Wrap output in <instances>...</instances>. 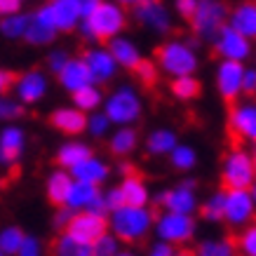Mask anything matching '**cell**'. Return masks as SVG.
<instances>
[{"label": "cell", "instance_id": "cell-1", "mask_svg": "<svg viewBox=\"0 0 256 256\" xmlns=\"http://www.w3.org/2000/svg\"><path fill=\"white\" fill-rule=\"evenodd\" d=\"M78 26L87 40H110L124 31L127 14H124V8H120L118 2H104L101 0L99 8L87 19H80Z\"/></svg>", "mask_w": 256, "mask_h": 256}, {"label": "cell", "instance_id": "cell-2", "mask_svg": "<svg viewBox=\"0 0 256 256\" xmlns=\"http://www.w3.org/2000/svg\"><path fill=\"white\" fill-rule=\"evenodd\" d=\"M153 224H156V216L148 207H130V204H122L116 212H110L108 218L110 230L120 242L144 240L150 233Z\"/></svg>", "mask_w": 256, "mask_h": 256}, {"label": "cell", "instance_id": "cell-3", "mask_svg": "<svg viewBox=\"0 0 256 256\" xmlns=\"http://www.w3.org/2000/svg\"><path fill=\"white\" fill-rule=\"evenodd\" d=\"M158 70H162L172 78H181V76H195L198 70V52L195 47L186 40H167L158 47Z\"/></svg>", "mask_w": 256, "mask_h": 256}, {"label": "cell", "instance_id": "cell-4", "mask_svg": "<svg viewBox=\"0 0 256 256\" xmlns=\"http://www.w3.org/2000/svg\"><path fill=\"white\" fill-rule=\"evenodd\" d=\"M141 110L144 104L132 85H120L108 96H104V116L110 120V124L130 127L141 118Z\"/></svg>", "mask_w": 256, "mask_h": 256}, {"label": "cell", "instance_id": "cell-5", "mask_svg": "<svg viewBox=\"0 0 256 256\" xmlns=\"http://www.w3.org/2000/svg\"><path fill=\"white\" fill-rule=\"evenodd\" d=\"M221 178H224L226 190H249L256 178L254 156L244 148H230L224 158Z\"/></svg>", "mask_w": 256, "mask_h": 256}, {"label": "cell", "instance_id": "cell-6", "mask_svg": "<svg viewBox=\"0 0 256 256\" xmlns=\"http://www.w3.org/2000/svg\"><path fill=\"white\" fill-rule=\"evenodd\" d=\"M228 19V8L221 0H198V8H195L190 24H193V31L198 38L202 40H214L216 33L226 26Z\"/></svg>", "mask_w": 256, "mask_h": 256}, {"label": "cell", "instance_id": "cell-7", "mask_svg": "<svg viewBox=\"0 0 256 256\" xmlns=\"http://www.w3.org/2000/svg\"><path fill=\"white\" fill-rule=\"evenodd\" d=\"M153 230L158 235V242H167V244H184L190 242L195 235V218L184 216V214H172V212H162L160 216H156Z\"/></svg>", "mask_w": 256, "mask_h": 256}, {"label": "cell", "instance_id": "cell-8", "mask_svg": "<svg viewBox=\"0 0 256 256\" xmlns=\"http://www.w3.org/2000/svg\"><path fill=\"white\" fill-rule=\"evenodd\" d=\"M158 202L164 207V212L193 216L195 212H198V207H200L198 204V195H195V181L193 178H184L176 188L158 195Z\"/></svg>", "mask_w": 256, "mask_h": 256}, {"label": "cell", "instance_id": "cell-9", "mask_svg": "<svg viewBox=\"0 0 256 256\" xmlns=\"http://www.w3.org/2000/svg\"><path fill=\"white\" fill-rule=\"evenodd\" d=\"M256 216V202L249 190H226L224 221L233 228H244Z\"/></svg>", "mask_w": 256, "mask_h": 256}, {"label": "cell", "instance_id": "cell-10", "mask_svg": "<svg viewBox=\"0 0 256 256\" xmlns=\"http://www.w3.org/2000/svg\"><path fill=\"white\" fill-rule=\"evenodd\" d=\"M214 50L221 56V62L244 64L252 56V40H247L244 36H240L226 24L224 28L216 33V38H214Z\"/></svg>", "mask_w": 256, "mask_h": 256}, {"label": "cell", "instance_id": "cell-11", "mask_svg": "<svg viewBox=\"0 0 256 256\" xmlns=\"http://www.w3.org/2000/svg\"><path fill=\"white\" fill-rule=\"evenodd\" d=\"M64 233H68L70 238L85 242V244H92L96 238L108 233V218L101 214H92V212H76Z\"/></svg>", "mask_w": 256, "mask_h": 256}, {"label": "cell", "instance_id": "cell-12", "mask_svg": "<svg viewBox=\"0 0 256 256\" xmlns=\"http://www.w3.org/2000/svg\"><path fill=\"white\" fill-rule=\"evenodd\" d=\"M228 130L235 139L256 144V101L235 104L228 113Z\"/></svg>", "mask_w": 256, "mask_h": 256}, {"label": "cell", "instance_id": "cell-13", "mask_svg": "<svg viewBox=\"0 0 256 256\" xmlns=\"http://www.w3.org/2000/svg\"><path fill=\"white\" fill-rule=\"evenodd\" d=\"M134 16L141 26L150 28L153 33H167L172 28L170 10L162 5V0H144L134 8Z\"/></svg>", "mask_w": 256, "mask_h": 256}, {"label": "cell", "instance_id": "cell-14", "mask_svg": "<svg viewBox=\"0 0 256 256\" xmlns=\"http://www.w3.org/2000/svg\"><path fill=\"white\" fill-rule=\"evenodd\" d=\"M242 76L244 64L221 62L216 66V90L226 101H235L242 94Z\"/></svg>", "mask_w": 256, "mask_h": 256}, {"label": "cell", "instance_id": "cell-15", "mask_svg": "<svg viewBox=\"0 0 256 256\" xmlns=\"http://www.w3.org/2000/svg\"><path fill=\"white\" fill-rule=\"evenodd\" d=\"M56 36V26H54V19H52V12L47 5L33 12L28 16V26H26V33L24 38L28 40L31 45H50Z\"/></svg>", "mask_w": 256, "mask_h": 256}, {"label": "cell", "instance_id": "cell-16", "mask_svg": "<svg viewBox=\"0 0 256 256\" xmlns=\"http://www.w3.org/2000/svg\"><path fill=\"white\" fill-rule=\"evenodd\" d=\"M87 70H90V78H92V85H106L116 78L118 73V64L113 62V56L108 54V50H87L85 56H82Z\"/></svg>", "mask_w": 256, "mask_h": 256}, {"label": "cell", "instance_id": "cell-17", "mask_svg": "<svg viewBox=\"0 0 256 256\" xmlns=\"http://www.w3.org/2000/svg\"><path fill=\"white\" fill-rule=\"evenodd\" d=\"M70 178L73 181H80V184H90V186H101L106 178H108L110 170L108 164L104 162L101 158L90 156L87 160H82L80 164H76L73 170H68Z\"/></svg>", "mask_w": 256, "mask_h": 256}, {"label": "cell", "instance_id": "cell-18", "mask_svg": "<svg viewBox=\"0 0 256 256\" xmlns=\"http://www.w3.org/2000/svg\"><path fill=\"white\" fill-rule=\"evenodd\" d=\"M106 50H108V54L113 56V62L118 64V68L134 70L141 62V52H139V47H136V42L130 38H124V36L110 38Z\"/></svg>", "mask_w": 256, "mask_h": 256}, {"label": "cell", "instance_id": "cell-19", "mask_svg": "<svg viewBox=\"0 0 256 256\" xmlns=\"http://www.w3.org/2000/svg\"><path fill=\"white\" fill-rule=\"evenodd\" d=\"M228 26L244 36L247 40L256 38V0H244L233 12H228Z\"/></svg>", "mask_w": 256, "mask_h": 256}, {"label": "cell", "instance_id": "cell-20", "mask_svg": "<svg viewBox=\"0 0 256 256\" xmlns=\"http://www.w3.org/2000/svg\"><path fill=\"white\" fill-rule=\"evenodd\" d=\"M47 87L50 85H47L45 73H40V70H28V73L19 76L14 82V90L24 104H36V101H40L45 96Z\"/></svg>", "mask_w": 256, "mask_h": 256}, {"label": "cell", "instance_id": "cell-21", "mask_svg": "<svg viewBox=\"0 0 256 256\" xmlns=\"http://www.w3.org/2000/svg\"><path fill=\"white\" fill-rule=\"evenodd\" d=\"M59 82L66 92H78L82 87L92 85V78H90V70H87L85 62H82V56L80 59H68L66 66L59 70Z\"/></svg>", "mask_w": 256, "mask_h": 256}, {"label": "cell", "instance_id": "cell-22", "mask_svg": "<svg viewBox=\"0 0 256 256\" xmlns=\"http://www.w3.org/2000/svg\"><path fill=\"white\" fill-rule=\"evenodd\" d=\"M24 144H26V136L19 127H5L0 132V164H10L16 162V158L22 156Z\"/></svg>", "mask_w": 256, "mask_h": 256}, {"label": "cell", "instance_id": "cell-23", "mask_svg": "<svg viewBox=\"0 0 256 256\" xmlns=\"http://www.w3.org/2000/svg\"><path fill=\"white\" fill-rule=\"evenodd\" d=\"M47 8L52 12L56 31H73L80 24V12L76 0H50Z\"/></svg>", "mask_w": 256, "mask_h": 256}, {"label": "cell", "instance_id": "cell-24", "mask_svg": "<svg viewBox=\"0 0 256 256\" xmlns=\"http://www.w3.org/2000/svg\"><path fill=\"white\" fill-rule=\"evenodd\" d=\"M50 122L54 124L59 132L64 134H70V136H76V134L85 132L87 127V116L82 110L78 108H56L52 116H50Z\"/></svg>", "mask_w": 256, "mask_h": 256}, {"label": "cell", "instance_id": "cell-25", "mask_svg": "<svg viewBox=\"0 0 256 256\" xmlns=\"http://www.w3.org/2000/svg\"><path fill=\"white\" fill-rule=\"evenodd\" d=\"M99 195H101L99 186H90V184L73 181V184H70L68 195H66L64 207H68L70 212H87L94 204V200H96Z\"/></svg>", "mask_w": 256, "mask_h": 256}, {"label": "cell", "instance_id": "cell-26", "mask_svg": "<svg viewBox=\"0 0 256 256\" xmlns=\"http://www.w3.org/2000/svg\"><path fill=\"white\" fill-rule=\"evenodd\" d=\"M120 195H122V202L130 204V207H148V200H150V193H148V186L144 184V178L132 174V176H124L122 184H120Z\"/></svg>", "mask_w": 256, "mask_h": 256}, {"label": "cell", "instance_id": "cell-27", "mask_svg": "<svg viewBox=\"0 0 256 256\" xmlns=\"http://www.w3.org/2000/svg\"><path fill=\"white\" fill-rule=\"evenodd\" d=\"M70 184H73V178L66 170H56L50 174L47 178V198L52 204L56 207H64V202H66V195L70 190Z\"/></svg>", "mask_w": 256, "mask_h": 256}, {"label": "cell", "instance_id": "cell-28", "mask_svg": "<svg viewBox=\"0 0 256 256\" xmlns=\"http://www.w3.org/2000/svg\"><path fill=\"white\" fill-rule=\"evenodd\" d=\"M90 156H92V150H90L87 144H82V141H68V144H64V146L59 148L56 162L68 172V170H73L76 164L82 162V160H87Z\"/></svg>", "mask_w": 256, "mask_h": 256}, {"label": "cell", "instance_id": "cell-29", "mask_svg": "<svg viewBox=\"0 0 256 256\" xmlns=\"http://www.w3.org/2000/svg\"><path fill=\"white\" fill-rule=\"evenodd\" d=\"M136 144H139V134H136L134 127H118L113 132V136H110L108 148L113 156L124 158V156H132Z\"/></svg>", "mask_w": 256, "mask_h": 256}, {"label": "cell", "instance_id": "cell-30", "mask_svg": "<svg viewBox=\"0 0 256 256\" xmlns=\"http://www.w3.org/2000/svg\"><path fill=\"white\" fill-rule=\"evenodd\" d=\"M176 144L178 139L172 130H153L146 139V150L150 156H170Z\"/></svg>", "mask_w": 256, "mask_h": 256}, {"label": "cell", "instance_id": "cell-31", "mask_svg": "<svg viewBox=\"0 0 256 256\" xmlns=\"http://www.w3.org/2000/svg\"><path fill=\"white\" fill-rule=\"evenodd\" d=\"M73 104L82 113H94V110H99L104 106V92L96 85H87L78 92H73Z\"/></svg>", "mask_w": 256, "mask_h": 256}, {"label": "cell", "instance_id": "cell-32", "mask_svg": "<svg viewBox=\"0 0 256 256\" xmlns=\"http://www.w3.org/2000/svg\"><path fill=\"white\" fill-rule=\"evenodd\" d=\"M195 256H238V247L228 238H210L198 244Z\"/></svg>", "mask_w": 256, "mask_h": 256}, {"label": "cell", "instance_id": "cell-33", "mask_svg": "<svg viewBox=\"0 0 256 256\" xmlns=\"http://www.w3.org/2000/svg\"><path fill=\"white\" fill-rule=\"evenodd\" d=\"M54 256H92V244L70 238L68 233H62L52 244Z\"/></svg>", "mask_w": 256, "mask_h": 256}, {"label": "cell", "instance_id": "cell-34", "mask_svg": "<svg viewBox=\"0 0 256 256\" xmlns=\"http://www.w3.org/2000/svg\"><path fill=\"white\" fill-rule=\"evenodd\" d=\"M170 162L174 170L190 172L195 164H198V153H195V148L188 146V144H176L174 150L170 153Z\"/></svg>", "mask_w": 256, "mask_h": 256}, {"label": "cell", "instance_id": "cell-35", "mask_svg": "<svg viewBox=\"0 0 256 256\" xmlns=\"http://www.w3.org/2000/svg\"><path fill=\"white\" fill-rule=\"evenodd\" d=\"M172 94L181 101H193L200 94V80L195 76H181L172 80Z\"/></svg>", "mask_w": 256, "mask_h": 256}, {"label": "cell", "instance_id": "cell-36", "mask_svg": "<svg viewBox=\"0 0 256 256\" xmlns=\"http://www.w3.org/2000/svg\"><path fill=\"white\" fill-rule=\"evenodd\" d=\"M224 210H226V188L224 190H216L214 195H210L207 200L202 202V218H207V221H224Z\"/></svg>", "mask_w": 256, "mask_h": 256}, {"label": "cell", "instance_id": "cell-37", "mask_svg": "<svg viewBox=\"0 0 256 256\" xmlns=\"http://www.w3.org/2000/svg\"><path fill=\"white\" fill-rule=\"evenodd\" d=\"M24 242V233L22 228H16V226H10L5 230H0V252L5 256H16L19 247H22Z\"/></svg>", "mask_w": 256, "mask_h": 256}, {"label": "cell", "instance_id": "cell-38", "mask_svg": "<svg viewBox=\"0 0 256 256\" xmlns=\"http://www.w3.org/2000/svg\"><path fill=\"white\" fill-rule=\"evenodd\" d=\"M26 26H28V16L26 14H10V16H2L0 31H2V36H8V38H24Z\"/></svg>", "mask_w": 256, "mask_h": 256}, {"label": "cell", "instance_id": "cell-39", "mask_svg": "<svg viewBox=\"0 0 256 256\" xmlns=\"http://www.w3.org/2000/svg\"><path fill=\"white\" fill-rule=\"evenodd\" d=\"M120 252V240L113 233H104L92 242V256H116Z\"/></svg>", "mask_w": 256, "mask_h": 256}, {"label": "cell", "instance_id": "cell-40", "mask_svg": "<svg viewBox=\"0 0 256 256\" xmlns=\"http://www.w3.org/2000/svg\"><path fill=\"white\" fill-rule=\"evenodd\" d=\"M235 247H238V252H240L242 256H256V221H252L249 226L242 228Z\"/></svg>", "mask_w": 256, "mask_h": 256}, {"label": "cell", "instance_id": "cell-41", "mask_svg": "<svg viewBox=\"0 0 256 256\" xmlns=\"http://www.w3.org/2000/svg\"><path fill=\"white\" fill-rule=\"evenodd\" d=\"M87 132L92 134L94 139H101V136H106L110 132V120L104 116V110H94L92 116L87 118Z\"/></svg>", "mask_w": 256, "mask_h": 256}, {"label": "cell", "instance_id": "cell-42", "mask_svg": "<svg viewBox=\"0 0 256 256\" xmlns=\"http://www.w3.org/2000/svg\"><path fill=\"white\" fill-rule=\"evenodd\" d=\"M134 73H136L139 82H144V85H148V87L158 82V66L153 62H148V59H141L139 66L134 68Z\"/></svg>", "mask_w": 256, "mask_h": 256}, {"label": "cell", "instance_id": "cell-43", "mask_svg": "<svg viewBox=\"0 0 256 256\" xmlns=\"http://www.w3.org/2000/svg\"><path fill=\"white\" fill-rule=\"evenodd\" d=\"M16 256H42V244H40L38 238H33V235H24V242Z\"/></svg>", "mask_w": 256, "mask_h": 256}, {"label": "cell", "instance_id": "cell-44", "mask_svg": "<svg viewBox=\"0 0 256 256\" xmlns=\"http://www.w3.org/2000/svg\"><path fill=\"white\" fill-rule=\"evenodd\" d=\"M22 113H24V108L19 104L0 96V120H14V118H19Z\"/></svg>", "mask_w": 256, "mask_h": 256}, {"label": "cell", "instance_id": "cell-45", "mask_svg": "<svg viewBox=\"0 0 256 256\" xmlns=\"http://www.w3.org/2000/svg\"><path fill=\"white\" fill-rule=\"evenodd\" d=\"M68 59H70V56L66 54L64 50H54V52H50V56H47V68L59 76V70L66 66V62H68Z\"/></svg>", "mask_w": 256, "mask_h": 256}, {"label": "cell", "instance_id": "cell-46", "mask_svg": "<svg viewBox=\"0 0 256 256\" xmlns=\"http://www.w3.org/2000/svg\"><path fill=\"white\" fill-rule=\"evenodd\" d=\"M104 204H106V212H116L118 207H122L124 202H122V195H120V188H110V190H106L104 193Z\"/></svg>", "mask_w": 256, "mask_h": 256}, {"label": "cell", "instance_id": "cell-47", "mask_svg": "<svg viewBox=\"0 0 256 256\" xmlns=\"http://www.w3.org/2000/svg\"><path fill=\"white\" fill-rule=\"evenodd\" d=\"M242 92L256 94V68H244V76H242Z\"/></svg>", "mask_w": 256, "mask_h": 256}, {"label": "cell", "instance_id": "cell-48", "mask_svg": "<svg viewBox=\"0 0 256 256\" xmlns=\"http://www.w3.org/2000/svg\"><path fill=\"white\" fill-rule=\"evenodd\" d=\"M195 8H198V0H176V12L184 16V19H190Z\"/></svg>", "mask_w": 256, "mask_h": 256}, {"label": "cell", "instance_id": "cell-49", "mask_svg": "<svg viewBox=\"0 0 256 256\" xmlns=\"http://www.w3.org/2000/svg\"><path fill=\"white\" fill-rule=\"evenodd\" d=\"M101 0H76V5H78V12H80V19H87V16L92 14L94 10L99 8Z\"/></svg>", "mask_w": 256, "mask_h": 256}, {"label": "cell", "instance_id": "cell-50", "mask_svg": "<svg viewBox=\"0 0 256 256\" xmlns=\"http://www.w3.org/2000/svg\"><path fill=\"white\" fill-rule=\"evenodd\" d=\"M14 82H16V76H14V73H10V70H5V68H0V96L8 92V90H12V87H14Z\"/></svg>", "mask_w": 256, "mask_h": 256}, {"label": "cell", "instance_id": "cell-51", "mask_svg": "<svg viewBox=\"0 0 256 256\" xmlns=\"http://www.w3.org/2000/svg\"><path fill=\"white\" fill-rule=\"evenodd\" d=\"M174 254H176L174 247L167 244V242H156V244L150 247V252H148V256H174Z\"/></svg>", "mask_w": 256, "mask_h": 256}, {"label": "cell", "instance_id": "cell-52", "mask_svg": "<svg viewBox=\"0 0 256 256\" xmlns=\"http://www.w3.org/2000/svg\"><path fill=\"white\" fill-rule=\"evenodd\" d=\"M73 214H76V212H70L68 207H59V212H56V216H54V226L56 228H66L68 221L73 218Z\"/></svg>", "mask_w": 256, "mask_h": 256}, {"label": "cell", "instance_id": "cell-53", "mask_svg": "<svg viewBox=\"0 0 256 256\" xmlns=\"http://www.w3.org/2000/svg\"><path fill=\"white\" fill-rule=\"evenodd\" d=\"M19 0H0V14L10 16V14H19Z\"/></svg>", "mask_w": 256, "mask_h": 256}, {"label": "cell", "instance_id": "cell-54", "mask_svg": "<svg viewBox=\"0 0 256 256\" xmlns=\"http://www.w3.org/2000/svg\"><path fill=\"white\" fill-rule=\"evenodd\" d=\"M113 2H118L120 8H136V5L144 2V0H113Z\"/></svg>", "mask_w": 256, "mask_h": 256}, {"label": "cell", "instance_id": "cell-55", "mask_svg": "<svg viewBox=\"0 0 256 256\" xmlns=\"http://www.w3.org/2000/svg\"><path fill=\"white\" fill-rule=\"evenodd\" d=\"M249 193H252V198H254V202H256V178H254V184L249 186Z\"/></svg>", "mask_w": 256, "mask_h": 256}, {"label": "cell", "instance_id": "cell-56", "mask_svg": "<svg viewBox=\"0 0 256 256\" xmlns=\"http://www.w3.org/2000/svg\"><path fill=\"white\" fill-rule=\"evenodd\" d=\"M116 256H136V254H134V252H118Z\"/></svg>", "mask_w": 256, "mask_h": 256}, {"label": "cell", "instance_id": "cell-57", "mask_svg": "<svg viewBox=\"0 0 256 256\" xmlns=\"http://www.w3.org/2000/svg\"><path fill=\"white\" fill-rule=\"evenodd\" d=\"M174 256H195V254H190V252H178V254H174Z\"/></svg>", "mask_w": 256, "mask_h": 256}, {"label": "cell", "instance_id": "cell-58", "mask_svg": "<svg viewBox=\"0 0 256 256\" xmlns=\"http://www.w3.org/2000/svg\"><path fill=\"white\" fill-rule=\"evenodd\" d=\"M0 256H5V254H2V252H0Z\"/></svg>", "mask_w": 256, "mask_h": 256}, {"label": "cell", "instance_id": "cell-59", "mask_svg": "<svg viewBox=\"0 0 256 256\" xmlns=\"http://www.w3.org/2000/svg\"><path fill=\"white\" fill-rule=\"evenodd\" d=\"M19 2H22V0H19Z\"/></svg>", "mask_w": 256, "mask_h": 256}, {"label": "cell", "instance_id": "cell-60", "mask_svg": "<svg viewBox=\"0 0 256 256\" xmlns=\"http://www.w3.org/2000/svg\"><path fill=\"white\" fill-rule=\"evenodd\" d=\"M254 68H256V66H254Z\"/></svg>", "mask_w": 256, "mask_h": 256}]
</instances>
